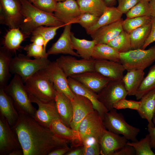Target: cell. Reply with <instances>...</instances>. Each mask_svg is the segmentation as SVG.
I'll return each mask as SVG.
<instances>
[{
  "label": "cell",
  "mask_w": 155,
  "mask_h": 155,
  "mask_svg": "<svg viewBox=\"0 0 155 155\" xmlns=\"http://www.w3.org/2000/svg\"><path fill=\"white\" fill-rule=\"evenodd\" d=\"M104 125L108 130L115 134H121L128 140H137V136L140 132L139 128L128 124L121 113L113 108L105 113L103 119Z\"/></svg>",
  "instance_id": "6"
},
{
  "label": "cell",
  "mask_w": 155,
  "mask_h": 155,
  "mask_svg": "<svg viewBox=\"0 0 155 155\" xmlns=\"http://www.w3.org/2000/svg\"><path fill=\"white\" fill-rule=\"evenodd\" d=\"M81 13L76 1L66 0L57 2V8L54 14L56 18L66 24H70Z\"/></svg>",
  "instance_id": "23"
},
{
  "label": "cell",
  "mask_w": 155,
  "mask_h": 155,
  "mask_svg": "<svg viewBox=\"0 0 155 155\" xmlns=\"http://www.w3.org/2000/svg\"><path fill=\"white\" fill-rule=\"evenodd\" d=\"M105 129L102 119L98 112L94 110L86 117L79 126L78 132L83 144L91 139H95L99 142Z\"/></svg>",
  "instance_id": "8"
},
{
  "label": "cell",
  "mask_w": 155,
  "mask_h": 155,
  "mask_svg": "<svg viewBox=\"0 0 155 155\" xmlns=\"http://www.w3.org/2000/svg\"><path fill=\"white\" fill-rule=\"evenodd\" d=\"M21 11L24 19L20 29L24 34L30 35L39 26H62L66 25L56 18L54 13H46L39 9L27 0H20Z\"/></svg>",
  "instance_id": "2"
},
{
  "label": "cell",
  "mask_w": 155,
  "mask_h": 155,
  "mask_svg": "<svg viewBox=\"0 0 155 155\" xmlns=\"http://www.w3.org/2000/svg\"><path fill=\"white\" fill-rule=\"evenodd\" d=\"M151 29L150 35L142 49H145L150 44L155 41V18L151 17Z\"/></svg>",
  "instance_id": "48"
},
{
  "label": "cell",
  "mask_w": 155,
  "mask_h": 155,
  "mask_svg": "<svg viewBox=\"0 0 155 155\" xmlns=\"http://www.w3.org/2000/svg\"><path fill=\"white\" fill-rule=\"evenodd\" d=\"M150 141V136L148 134L139 141L131 142L128 141L127 144L134 148L136 155H155L152 150Z\"/></svg>",
  "instance_id": "38"
},
{
  "label": "cell",
  "mask_w": 155,
  "mask_h": 155,
  "mask_svg": "<svg viewBox=\"0 0 155 155\" xmlns=\"http://www.w3.org/2000/svg\"><path fill=\"white\" fill-rule=\"evenodd\" d=\"M71 100L73 114L70 127L79 133V128L80 123L94 109L92 102L83 96L75 94L73 98Z\"/></svg>",
  "instance_id": "14"
},
{
  "label": "cell",
  "mask_w": 155,
  "mask_h": 155,
  "mask_svg": "<svg viewBox=\"0 0 155 155\" xmlns=\"http://www.w3.org/2000/svg\"><path fill=\"white\" fill-rule=\"evenodd\" d=\"M71 149L68 146L59 147L51 151L48 155H65Z\"/></svg>",
  "instance_id": "50"
},
{
  "label": "cell",
  "mask_w": 155,
  "mask_h": 155,
  "mask_svg": "<svg viewBox=\"0 0 155 155\" xmlns=\"http://www.w3.org/2000/svg\"><path fill=\"white\" fill-rule=\"evenodd\" d=\"M120 53H124L131 50L129 34L124 30L107 44Z\"/></svg>",
  "instance_id": "36"
},
{
  "label": "cell",
  "mask_w": 155,
  "mask_h": 155,
  "mask_svg": "<svg viewBox=\"0 0 155 155\" xmlns=\"http://www.w3.org/2000/svg\"><path fill=\"white\" fill-rule=\"evenodd\" d=\"M0 115L3 116L11 127L19 118V113L10 97L0 88Z\"/></svg>",
  "instance_id": "25"
},
{
  "label": "cell",
  "mask_w": 155,
  "mask_h": 155,
  "mask_svg": "<svg viewBox=\"0 0 155 155\" xmlns=\"http://www.w3.org/2000/svg\"><path fill=\"white\" fill-rule=\"evenodd\" d=\"M128 140L124 136H121L105 129L99 142L100 154L113 155L115 152L126 145Z\"/></svg>",
  "instance_id": "17"
},
{
  "label": "cell",
  "mask_w": 155,
  "mask_h": 155,
  "mask_svg": "<svg viewBox=\"0 0 155 155\" xmlns=\"http://www.w3.org/2000/svg\"><path fill=\"white\" fill-rule=\"evenodd\" d=\"M55 100L60 119L64 124L70 127L73 114L71 99L63 93L55 89Z\"/></svg>",
  "instance_id": "24"
},
{
  "label": "cell",
  "mask_w": 155,
  "mask_h": 155,
  "mask_svg": "<svg viewBox=\"0 0 155 155\" xmlns=\"http://www.w3.org/2000/svg\"><path fill=\"white\" fill-rule=\"evenodd\" d=\"M20 29H10L4 36L3 46L11 51H15L20 48L21 43L29 36L23 34Z\"/></svg>",
  "instance_id": "33"
},
{
  "label": "cell",
  "mask_w": 155,
  "mask_h": 155,
  "mask_svg": "<svg viewBox=\"0 0 155 155\" xmlns=\"http://www.w3.org/2000/svg\"><path fill=\"white\" fill-rule=\"evenodd\" d=\"M70 77L97 94L111 80L95 71H87Z\"/></svg>",
  "instance_id": "20"
},
{
  "label": "cell",
  "mask_w": 155,
  "mask_h": 155,
  "mask_svg": "<svg viewBox=\"0 0 155 155\" xmlns=\"http://www.w3.org/2000/svg\"><path fill=\"white\" fill-rule=\"evenodd\" d=\"M123 19L103 26L96 30L90 35L92 40L96 41V44H107L117 36L123 30Z\"/></svg>",
  "instance_id": "22"
},
{
  "label": "cell",
  "mask_w": 155,
  "mask_h": 155,
  "mask_svg": "<svg viewBox=\"0 0 155 155\" xmlns=\"http://www.w3.org/2000/svg\"><path fill=\"white\" fill-rule=\"evenodd\" d=\"M11 51L3 46L0 48V88L7 85L11 76L10 68L12 58Z\"/></svg>",
  "instance_id": "29"
},
{
  "label": "cell",
  "mask_w": 155,
  "mask_h": 155,
  "mask_svg": "<svg viewBox=\"0 0 155 155\" xmlns=\"http://www.w3.org/2000/svg\"><path fill=\"white\" fill-rule=\"evenodd\" d=\"M29 96L31 102L36 103L38 106V109L33 117L40 124L49 128L53 120L60 119L55 100L45 102L31 96Z\"/></svg>",
  "instance_id": "13"
},
{
  "label": "cell",
  "mask_w": 155,
  "mask_h": 155,
  "mask_svg": "<svg viewBox=\"0 0 155 155\" xmlns=\"http://www.w3.org/2000/svg\"><path fill=\"white\" fill-rule=\"evenodd\" d=\"M140 100V108L137 111L142 118L146 119L148 124L154 126L152 119L155 112V89L146 94Z\"/></svg>",
  "instance_id": "26"
},
{
  "label": "cell",
  "mask_w": 155,
  "mask_h": 155,
  "mask_svg": "<svg viewBox=\"0 0 155 155\" xmlns=\"http://www.w3.org/2000/svg\"><path fill=\"white\" fill-rule=\"evenodd\" d=\"M30 41L36 45L44 46L45 41L43 37L39 34L32 35Z\"/></svg>",
  "instance_id": "51"
},
{
  "label": "cell",
  "mask_w": 155,
  "mask_h": 155,
  "mask_svg": "<svg viewBox=\"0 0 155 155\" xmlns=\"http://www.w3.org/2000/svg\"><path fill=\"white\" fill-rule=\"evenodd\" d=\"M113 155H136L134 148L127 144L120 150L115 152Z\"/></svg>",
  "instance_id": "47"
},
{
  "label": "cell",
  "mask_w": 155,
  "mask_h": 155,
  "mask_svg": "<svg viewBox=\"0 0 155 155\" xmlns=\"http://www.w3.org/2000/svg\"><path fill=\"white\" fill-rule=\"evenodd\" d=\"M155 89V64L149 69L135 96L137 100L150 91Z\"/></svg>",
  "instance_id": "35"
},
{
  "label": "cell",
  "mask_w": 155,
  "mask_h": 155,
  "mask_svg": "<svg viewBox=\"0 0 155 155\" xmlns=\"http://www.w3.org/2000/svg\"><path fill=\"white\" fill-rule=\"evenodd\" d=\"M99 17L87 13H81L72 21L70 24H79L86 30L94 25Z\"/></svg>",
  "instance_id": "41"
},
{
  "label": "cell",
  "mask_w": 155,
  "mask_h": 155,
  "mask_svg": "<svg viewBox=\"0 0 155 155\" xmlns=\"http://www.w3.org/2000/svg\"><path fill=\"white\" fill-rule=\"evenodd\" d=\"M95 71L111 80H121L125 69L121 63L105 60H95Z\"/></svg>",
  "instance_id": "19"
},
{
  "label": "cell",
  "mask_w": 155,
  "mask_h": 155,
  "mask_svg": "<svg viewBox=\"0 0 155 155\" xmlns=\"http://www.w3.org/2000/svg\"><path fill=\"white\" fill-rule=\"evenodd\" d=\"M140 104V101L128 100L126 98H124L117 102L114 105V108L117 110L129 108L137 111Z\"/></svg>",
  "instance_id": "45"
},
{
  "label": "cell",
  "mask_w": 155,
  "mask_h": 155,
  "mask_svg": "<svg viewBox=\"0 0 155 155\" xmlns=\"http://www.w3.org/2000/svg\"><path fill=\"white\" fill-rule=\"evenodd\" d=\"M95 60L78 59L72 56L61 55L56 61L67 77L84 72L95 71Z\"/></svg>",
  "instance_id": "10"
},
{
  "label": "cell",
  "mask_w": 155,
  "mask_h": 155,
  "mask_svg": "<svg viewBox=\"0 0 155 155\" xmlns=\"http://www.w3.org/2000/svg\"><path fill=\"white\" fill-rule=\"evenodd\" d=\"M97 94L98 100L109 111L118 101L126 98L128 92L122 80H111Z\"/></svg>",
  "instance_id": "9"
},
{
  "label": "cell",
  "mask_w": 155,
  "mask_h": 155,
  "mask_svg": "<svg viewBox=\"0 0 155 155\" xmlns=\"http://www.w3.org/2000/svg\"><path fill=\"white\" fill-rule=\"evenodd\" d=\"M150 15L155 18V0H152L149 2Z\"/></svg>",
  "instance_id": "53"
},
{
  "label": "cell",
  "mask_w": 155,
  "mask_h": 155,
  "mask_svg": "<svg viewBox=\"0 0 155 155\" xmlns=\"http://www.w3.org/2000/svg\"><path fill=\"white\" fill-rule=\"evenodd\" d=\"M63 27H64L62 26H40L33 30L31 34L32 35L40 34L43 37L45 41V44L43 46V48L44 50L46 51V46L49 42L54 38L57 34V30L60 28Z\"/></svg>",
  "instance_id": "40"
},
{
  "label": "cell",
  "mask_w": 155,
  "mask_h": 155,
  "mask_svg": "<svg viewBox=\"0 0 155 155\" xmlns=\"http://www.w3.org/2000/svg\"><path fill=\"white\" fill-rule=\"evenodd\" d=\"M117 0L118 5L117 8L123 14H126L141 0Z\"/></svg>",
  "instance_id": "46"
},
{
  "label": "cell",
  "mask_w": 155,
  "mask_h": 155,
  "mask_svg": "<svg viewBox=\"0 0 155 155\" xmlns=\"http://www.w3.org/2000/svg\"><path fill=\"white\" fill-rule=\"evenodd\" d=\"M32 3L41 10L48 13H53L56 10L57 2L55 0H36Z\"/></svg>",
  "instance_id": "43"
},
{
  "label": "cell",
  "mask_w": 155,
  "mask_h": 155,
  "mask_svg": "<svg viewBox=\"0 0 155 155\" xmlns=\"http://www.w3.org/2000/svg\"><path fill=\"white\" fill-rule=\"evenodd\" d=\"M57 2H63L66 0H55Z\"/></svg>",
  "instance_id": "57"
},
{
  "label": "cell",
  "mask_w": 155,
  "mask_h": 155,
  "mask_svg": "<svg viewBox=\"0 0 155 155\" xmlns=\"http://www.w3.org/2000/svg\"><path fill=\"white\" fill-rule=\"evenodd\" d=\"M71 25L68 24L65 26L63 31L60 37L46 52L48 55L62 54L80 57L73 48L71 37Z\"/></svg>",
  "instance_id": "18"
},
{
  "label": "cell",
  "mask_w": 155,
  "mask_h": 155,
  "mask_svg": "<svg viewBox=\"0 0 155 155\" xmlns=\"http://www.w3.org/2000/svg\"><path fill=\"white\" fill-rule=\"evenodd\" d=\"M19 114L18 121L11 128L18 137L24 155H48L57 148L67 146L68 142L59 138L33 117Z\"/></svg>",
  "instance_id": "1"
},
{
  "label": "cell",
  "mask_w": 155,
  "mask_h": 155,
  "mask_svg": "<svg viewBox=\"0 0 155 155\" xmlns=\"http://www.w3.org/2000/svg\"><path fill=\"white\" fill-rule=\"evenodd\" d=\"M81 13H87L100 17L106 7L103 0H76Z\"/></svg>",
  "instance_id": "34"
},
{
  "label": "cell",
  "mask_w": 155,
  "mask_h": 155,
  "mask_svg": "<svg viewBox=\"0 0 155 155\" xmlns=\"http://www.w3.org/2000/svg\"><path fill=\"white\" fill-rule=\"evenodd\" d=\"M71 37L73 48L76 51L80 57L85 59H92L94 50L97 44L96 41L78 38L72 32H71Z\"/></svg>",
  "instance_id": "30"
},
{
  "label": "cell",
  "mask_w": 155,
  "mask_h": 155,
  "mask_svg": "<svg viewBox=\"0 0 155 155\" xmlns=\"http://www.w3.org/2000/svg\"><path fill=\"white\" fill-rule=\"evenodd\" d=\"M67 80L72 92L89 99L92 102L94 110L98 112L103 120L104 114L108 111L98 100V94L71 77H68Z\"/></svg>",
  "instance_id": "15"
},
{
  "label": "cell",
  "mask_w": 155,
  "mask_h": 155,
  "mask_svg": "<svg viewBox=\"0 0 155 155\" xmlns=\"http://www.w3.org/2000/svg\"><path fill=\"white\" fill-rule=\"evenodd\" d=\"M4 10L5 25L10 29L20 28L24 18L21 11V4L18 0H0Z\"/></svg>",
  "instance_id": "16"
},
{
  "label": "cell",
  "mask_w": 155,
  "mask_h": 155,
  "mask_svg": "<svg viewBox=\"0 0 155 155\" xmlns=\"http://www.w3.org/2000/svg\"><path fill=\"white\" fill-rule=\"evenodd\" d=\"M144 70L132 69L127 71L122 80L129 96H135L144 77Z\"/></svg>",
  "instance_id": "27"
},
{
  "label": "cell",
  "mask_w": 155,
  "mask_h": 155,
  "mask_svg": "<svg viewBox=\"0 0 155 155\" xmlns=\"http://www.w3.org/2000/svg\"><path fill=\"white\" fill-rule=\"evenodd\" d=\"M153 122L154 124V126H152L148 124L147 125L148 130L150 137V145L152 148L155 149V119L153 117Z\"/></svg>",
  "instance_id": "49"
},
{
  "label": "cell",
  "mask_w": 155,
  "mask_h": 155,
  "mask_svg": "<svg viewBox=\"0 0 155 155\" xmlns=\"http://www.w3.org/2000/svg\"></svg>",
  "instance_id": "61"
},
{
  "label": "cell",
  "mask_w": 155,
  "mask_h": 155,
  "mask_svg": "<svg viewBox=\"0 0 155 155\" xmlns=\"http://www.w3.org/2000/svg\"><path fill=\"white\" fill-rule=\"evenodd\" d=\"M51 61L48 58L32 59L26 55L20 53L12 58L10 71L12 74L19 75L24 83L36 72L45 68Z\"/></svg>",
  "instance_id": "5"
},
{
  "label": "cell",
  "mask_w": 155,
  "mask_h": 155,
  "mask_svg": "<svg viewBox=\"0 0 155 155\" xmlns=\"http://www.w3.org/2000/svg\"><path fill=\"white\" fill-rule=\"evenodd\" d=\"M151 16H145L126 18L122 23L123 30L129 34L132 31L151 22Z\"/></svg>",
  "instance_id": "37"
},
{
  "label": "cell",
  "mask_w": 155,
  "mask_h": 155,
  "mask_svg": "<svg viewBox=\"0 0 155 155\" xmlns=\"http://www.w3.org/2000/svg\"><path fill=\"white\" fill-rule=\"evenodd\" d=\"M24 49L26 53V55L35 59L48 58V55L44 49L43 46L36 45L33 43L26 45Z\"/></svg>",
  "instance_id": "42"
},
{
  "label": "cell",
  "mask_w": 155,
  "mask_h": 155,
  "mask_svg": "<svg viewBox=\"0 0 155 155\" xmlns=\"http://www.w3.org/2000/svg\"><path fill=\"white\" fill-rule=\"evenodd\" d=\"M84 155H99L100 154L99 142L94 139L88 140L83 144Z\"/></svg>",
  "instance_id": "44"
},
{
  "label": "cell",
  "mask_w": 155,
  "mask_h": 155,
  "mask_svg": "<svg viewBox=\"0 0 155 155\" xmlns=\"http://www.w3.org/2000/svg\"><path fill=\"white\" fill-rule=\"evenodd\" d=\"M3 89L11 98L19 113L33 117L36 109L32 104L24 83L19 75L14 74L9 83Z\"/></svg>",
  "instance_id": "3"
},
{
  "label": "cell",
  "mask_w": 155,
  "mask_h": 155,
  "mask_svg": "<svg viewBox=\"0 0 155 155\" xmlns=\"http://www.w3.org/2000/svg\"><path fill=\"white\" fill-rule=\"evenodd\" d=\"M24 84L29 95L43 101L55 100L53 84L43 69L34 74L26 80Z\"/></svg>",
  "instance_id": "4"
},
{
  "label": "cell",
  "mask_w": 155,
  "mask_h": 155,
  "mask_svg": "<svg viewBox=\"0 0 155 155\" xmlns=\"http://www.w3.org/2000/svg\"><path fill=\"white\" fill-rule=\"evenodd\" d=\"M122 15L117 7H106L96 23L86 30V33L90 35L100 28L120 20Z\"/></svg>",
  "instance_id": "28"
},
{
  "label": "cell",
  "mask_w": 155,
  "mask_h": 155,
  "mask_svg": "<svg viewBox=\"0 0 155 155\" xmlns=\"http://www.w3.org/2000/svg\"><path fill=\"white\" fill-rule=\"evenodd\" d=\"M145 0L147 1L148 2H149L150 1H151L152 0Z\"/></svg>",
  "instance_id": "59"
},
{
  "label": "cell",
  "mask_w": 155,
  "mask_h": 155,
  "mask_svg": "<svg viewBox=\"0 0 155 155\" xmlns=\"http://www.w3.org/2000/svg\"><path fill=\"white\" fill-rule=\"evenodd\" d=\"M106 7L113 6L116 4L117 0H103Z\"/></svg>",
  "instance_id": "55"
},
{
  "label": "cell",
  "mask_w": 155,
  "mask_h": 155,
  "mask_svg": "<svg viewBox=\"0 0 155 155\" xmlns=\"http://www.w3.org/2000/svg\"><path fill=\"white\" fill-rule=\"evenodd\" d=\"M120 63L127 71L132 69L144 70L155 61V45L147 49L131 50L120 53Z\"/></svg>",
  "instance_id": "7"
},
{
  "label": "cell",
  "mask_w": 155,
  "mask_h": 155,
  "mask_svg": "<svg viewBox=\"0 0 155 155\" xmlns=\"http://www.w3.org/2000/svg\"><path fill=\"white\" fill-rule=\"evenodd\" d=\"M43 69L53 82L55 90L63 93L71 100L73 98L75 94L70 88L68 77L56 61H51Z\"/></svg>",
  "instance_id": "12"
},
{
  "label": "cell",
  "mask_w": 155,
  "mask_h": 155,
  "mask_svg": "<svg viewBox=\"0 0 155 155\" xmlns=\"http://www.w3.org/2000/svg\"><path fill=\"white\" fill-rule=\"evenodd\" d=\"M30 3H32L33 1L36 0H27Z\"/></svg>",
  "instance_id": "58"
},
{
  "label": "cell",
  "mask_w": 155,
  "mask_h": 155,
  "mask_svg": "<svg viewBox=\"0 0 155 155\" xmlns=\"http://www.w3.org/2000/svg\"><path fill=\"white\" fill-rule=\"evenodd\" d=\"M49 128L59 138L71 142L72 146L77 147L83 146L79 133L65 125L59 118L53 120Z\"/></svg>",
  "instance_id": "21"
},
{
  "label": "cell",
  "mask_w": 155,
  "mask_h": 155,
  "mask_svg": "<svg viewBox=\"0 0 155 155\" xmlns=\"http://www.w3.org/2000/svg\"><path fill=\"white\" fill-rule=\"evenodd\" d=\"M151 29V22L136 28L129 34L131 50L142 49L150 35Z\"/></svg>",
  "instance_id": "32"
},
{
  "label": "cell",
  "mask_w": 155,
  "mask_h": 155,
  "mask_svg": "<svg viewBox=\"0 0 155 155\" xmlns=\"http://www.w3.org/2000/svg\"><path fill=\"white\" fill-rule=\"evenodd\" d=\"M153 117H154V118L155 119V112L154 114V115Z\"/></svg>",
  "instance_id": "60"
},
{
  "label": "cell",
  "mask_w": 155,
  "mask_h": 155,
  "mask_svg": "<svg viewBox=\"0 0 155 155\" xmlns=\"http://www.w3.org/2000/svg\"><path fill=\"white\" fill-rule=\"evenodd\" d=\"M84 147L83 146L77 147L74 149L71 150L65 155H84Z\"/></svg>",
  "instance_id": "52"
},
{
  "label": "cell",
  "mask_w": 155,
  "mask_h": 155,
  "mask_svg": "<svg viewBox=\"0 0 155 155\" xmlns=\"http://www.w3.org/2000/svg\"><path fill=\"white\" fill-rule=\"evenodd\" d=\"M5 15L4 9L0 3V24H5Z\"/></svg>",
  "instance_id": "54"
},
{
  "label": "cell",
  "mask_w": 155,
  "mask_h": 155,
  "mask_svg": "<svg viewBox=\"0 0 155 155\" xmlns=\"http://www.w3.org/2000/svg\"><path fill=\"white\" fill-rule=\"evenodd\" d=\"M20 149L22 148L16 134L0 115V155H8L13 150Z\"/></svg>",
  "instance_id": "11"
},
{
  "label": "cell",
  "mask_w": 155,
  "mask_h": 155,
  "mask_svg": "<svg viewBox=\"0 0 155 155\" xmlns=\"http://www.w3.org/2000/svg\"><path fill=\"white\" fill-rule=\"evenodd\" d=\"M92 58L95 60H107L120 63V53L116 49L106 44L96 45Z\"/></svg>",
  "instance_id": "31"
},
{
  "label": "cell",
  "mask_w": 155,
  "mask_h": 155,
  "mask_svg": "<svg viewBox=\"0 0 155 155\" xmlns=\"http://www.w3.org/2000/svg\"><path fill=\"white\" fill-rule=\"evenodd\" d=\"M125 14L127 18L151 16L149 2L145 0H141Z\"/></svg>",
  "instance_id": "39"
},
{
  "label": "cell",
  "mask_w": 155,
  "mask_h": 155,
  "mask_svg": "<svg viewBox=\"0 0 155 155\" xmlns=\"http://www.w3.org/2000/svg\"><path fill=\"white\" fill-rule=\"evenodd\" d=\"M8 155H24V152L22 149H20L13 150Z\"/></svg>",
  "instance_id": "56"
}]
</instances>
